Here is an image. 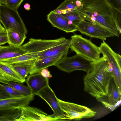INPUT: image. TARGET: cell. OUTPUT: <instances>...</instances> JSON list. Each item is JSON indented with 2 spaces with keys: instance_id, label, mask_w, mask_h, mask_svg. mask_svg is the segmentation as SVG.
<instances>
[{
  "instance_id": "277c9868",
  "label": "cell",
  "mask_w": 121,
  "mask_h": 121,
  "mask_svg": "<svg viewBox=\"0 0 121 121\" xmlns=\"http://www.w3.org/2000/svg\"><path fill=\"white\" fill-rule=\"evenodd\" d=\"M0 22L6 30L12 29L26 35L27 30L17 11L5 4L0 7Z\"/></svg>"
},
{
  "instance_id": "d6986e66",
  "label": "cell",
  "mask_w": 121,
  "mask_h": 121,
  "mask_svg": "<svg viewBox=\"0 0 121 121\" xmlns=\"http://www.w3.org/2000/svg\"><path fill=\"white\" fill-rule=\"evenodd\" d=\"M70 44V39H66V41L62 44L38 53L34 56L36 59H39L57 55L69 50Z\"/></svg>"
},
{
  "instance_id": "e0dca14e",
  "label": "cell",
  "mask_w": 121,
  "mask_h": 121,
  "mask_svg": "<svg viewBox=\"0 0 121 121\" xmlns=\"http://www.w3.org/2000/svg\"><path fill=\"white\" fill-rule=\"evenodd\" d=\"M121 94L119 92L114 81L111 80L106 96L107 101L103 100L101 102L106 107L113 111L121 103Z\"/></svg>"
},
{
  "instance_id": "7a4b0ae2",
  "label": "cell",
  "mask_w": 121,
  "mask_h": 121,
  "mask_svg": "<svg viewBox=\"0 0 121 121\" xmlns=\"http://www.w3.org/2000/svg\"><path fill=\"white\" fill-rule=\"evenodd\" d=\"M78 12L83 20L93 23L110 31L115 36L119 34L112 17V8L106 0H82Z\"/></svg>"
},
{
  "instance_id": "603a6c76",
  "label": "cell",
  "mask_w": 121,
  "mask_h": 121,
  "mask_svg": "<svg viewBox=\"0 0 121 121\" xmlns=\"http://www.w3.org/2000/svg\"><path fill=\"white\" fill-rule=\"evenodd\" d=\"M21 114V108L0 110V121H16Z\"/></svg>"
},
{
  "instance_id": "1f68e13d",
  "label": "cell",
  "mask_w": 121,
  "mask_h": 121,
  "mask_svg": "<svg viewBox=\"0 0 121 121\" xmlns=\"http://www.w3.org/2000/svg\"><path fill=\"white\" fill-rule=\"evenodd\" d=\"M12 96L8 93L2 86L0 83V99L8 98Z\"/></svg>"
},
{
  "instance_id": "6da1fadb",
  "label": "cell",
  "mask_w": 121,
  "mask_h": 121,
  "mask_svg": "<svg viewBox=\"0 0 121 121\" xmlns=\"http://www.w3.org/2000/svg\"><path fill=\"white\" fill-rule=\"evenodd\" d=\"M111 65L103 56L93 62L91 71L84 76V90L98 100L106 96L112 79Z\"/></svg>"
},
{
  "instance_id": "9c48e42d",
  "label": "cell",
  "mask_w": 121,
  "mask_h": 121,
  "mask_svg": "<svg viewBox=\"0 0 121 121\" xmlns=\"http://www.w3.org/2000/svg\"><path fill=\"white\" fill-rule=\"evenodd\" d=\"M76 26L77 30L91 38L104 40L107 38L115 36L109 30L91 22L82 20Z\"/></svg>"
},
{
  "instance_id": "8fae6325",
  "label": "cell",
  "mask_w": 121,
  "mask_h": 121,
  "mask_svg": "<svg viewBox=\"0 0 121 121\" xmlns=\"http://www.w3.org/2000/svg\"><path fill=\"white\" fill-rule=\"evenodd\" d=\"M21 115L16 121H61L35 107L28 105L21 107Z\"/></svg>"
},
{
  "instance_id": "d590c367",
  "label": "cell",
  "mask_w": 121,
  "mask_h": 121,
  "mask_svg": "<svg viewBox=\"0 0 121 121\" xmlns=\"http://www.w3.org/2000/svg\"><path fill=\"white\" fill-rule=\"evenodd\" d=\"M7 0H0V4H5Z\"/></svg>"
},
{
  "instance_id": "5b68a950",
  "label": "cell",
  "mask_w": 121,
  "mask_h": 121,
  "mask_svg": "<svg viewBox=\"0 0 121 121\" xmlns=\"http://www.w3.org/2000/svg\"><path fill=\"white\" fill-rule=\"evenodd\" d=\"M101 53L112 66V74L114 82L121 94V56L115 52L104 40L99 47Z\"/></svg>"
},
{
  "instance_id": "3957f363",
  "label": "cell",
  "mask_w": 121,
  "mask_h": 121,
  "mask_svg": "<svg viewBox=\"0 0 121 121\" xmlns=\"http://www.w3.org/2000/svg\"><path fill=\"white\" fill-rule=\"evenodd\" d=\"M70 39V48L76 54L92 62L100 58L101 52L99 47L90 40L76 34L72 36Z\"/></svg>"
},
{
  "instance_id": "ffe728a7",
  "label": "cell",
  "mask_w": 121,
  "mask_h": 121,
  "mask_svg": "<svg viewBox=\"0 0 121 121\" xmlns=\"http://www.w3.org/2000/svg\"><path fill=\"white\" fill-rule=\"evenodd\" d=\"M27 53L20 46L0 47V60L13 58Z\"/></svg>"
},
{
  "instance_id": "30bf717a",
  "label": "cell",
  "mask_w": 121,
  "mask_h": 121,
  "mask_svg": "<svg viewBox=\"0 0 121 121\" xmlns=\"http://www.w3.org/2000/svg\"><path fill=\"white\" fill-rule=\"evenodd\" d=\"M37 95L45 101L49 105L53 113L51 116L61 121L65 120L64 113L60 106L58 98L49 85L38 92Z\"/></svg>"
},
{
  "instance_id": "83f0119b",
  "label": "cell",
  "mask_w": 121,
  "mask_h": 121,
  "mask_svg": "<svg viewBox=\"0 0 121 121\" xmlns=\"http://www.w3.org/2000/svg\"><path fill=\"white\" fill-rule=\"evenodd\" d=\"M3 88L6 91L12 96L19 97L23 96L17 90L7 84H1Z\"/></svg>"
},
{
  "instance_id": "f546056e",
  "label": "cell",
  "mask_w": 121,
  "mask_h": 121,
  "mask_svg": "<svg viewBox=\"0 0 121 121\" xmlns=\"http://www.w3.org/2000/svg\"><path fill=\"white\" fill-rule=\"evenodd\" d=\"M112 8L121 11V0H106Z\"/></svg>"
},
{
  "instance_id": "ba28073f",
  "label": "cell",
  "mask_w": 121,
  "mask_h": 121,
  "mask_svg": "<svg viewBox=\"0 0 121 121\" xmlns=\"http://www.w3.org/2000/svg\"><path fill=\"white\" fill-rule=\"evenodd\" d=\"M66 39L63 37L51 40L38 39L31 38L28 42L20 47L26 53L31 54L35 57L34 56L38 53L62 44Z\"/></svg>"
},
{
  "instance_id": "4fadbf2b",
  "label": "cell",
  "mask_w": 121,
  "mask_h": 121,
  "mask_svg": "<svg viewBox=\"0 0 121 121\" xmlns=\"http://www.w3.org/2000/svg\"><path fill=\"white\" fill-rule=\"evenodd\" d=\"M34 96H11L0 99V110L20 109L28 105L34 99Z\"/></svg>"
},
{
  "instance_id": "8992f818",
  "label": "cell",
  "mask_w": 121,
  "mask_h": 121,
  "mask_svg": "<svg viewBox=\"0 0 121 121\" xmlns=\"http://www.w3.org/2000/svg\"><path fill=\"white\" fill-rule=\"evenodd\" d=\"M93 64V62L76 54L71 57L65 56L54 66L60 70L68 73L79 70L87 73L91 71Z\"/></svg>"
},
{
  "instance_id": "9a60e30c",
  "label": "cell",
  "mask_w": 121,
  "mask_h": 121,
  "mask_svg": "<svg viewBox=\"0 0 121 121\" xmlns=\"http://www.w3.org/2000/svg\"><path fill=\"white\" fill-rule=\"evenodd\" d=\"M24 79L10 65L0 61V83L6 84L12 82L23 83Z\"/></svg>"
},
{
  "instance_id": "44dd1931",
  "label": "cell",
  "mask_w": 121,
  "mask_h": 121,
  "mask_svg": "<svg viewBox=\"0 0 121 121\" xmlns=\"http://www.w3.org/2000/svg\"><path fill=\"white\" fill-rule=\"evenodd\" d=\"M35 60L26 61L10 64L12 68L26 80V78L30 74L32 65Z\"/></svg>"
},
{
  "instance_id": "7402d4cb",
  "label": "cell",
  "mask_w": 121,
  "mask_h": 121,
  "mask_svg": "<svg viewBox=\"0 0 121 121\" xmlns=\"http://www.w3.org/2000/svg\"><path fill=\"white\" fill-rule=\"evenodd\" d=\"M6 31L8 38V43L10 45L20 46L26 38V35L13 29H9Z\"/></svg>"
},
{
  "instance_id": "7c38bea8",
  "label": "cell",
  "mask_w": 121,
  "mask_h": 121,
  "mask_svg": "<svg viewBox=\"0 0 121 121\" xmlns=\"http://www.w3.org/2000/svg\"><path fill=\"white\" fill-rule=\"evenodd\" d=\"M47 20L54 27L67 33L77 31V27L73 23L64 16L51 11L47 15Z\"/></svg>"
},
{
  "instance_id": "8d00e7d4",
  "label": "cell",
  "mask_w": 121,
  "mask_h": 121,
  "mask_svg": "<svg viewBox=\"0 0 121 121\" xmlns=\"http://www.w3.org/2000/svg\"><path fill=\"white\" fill-rule=\"evenodd\" d=\"M1 5V4H0V6Z\"/></svg>"
},
{
  "instance_id": "4dcf8cb0",
  "label": "cell",
  "mask_w": 121,
  "mask_h": 121,
  "mask_svg": "<svg viewBox=\"0 0 121 121\" xmlns=\"http://www.w3.org/2000/svg\"><path fill=\"white\" fill-rule=\"evenodd\" d=\"M8 42L7 33L5 31L0 32V45L4 44Z\"/></svg>"
},
{
  "instance_id": "ac0fdd59",
  "label": "cell",
  "mask_w": 121,
  "mask_h": 121,
  "mask_svg": "<svg viewBox=\"0 0 121 121\" xmlns=\"http://www.w3.org/2000/svg\"><path fill=\"white\" fill-rule=\"evenodd\" d=\"M82 5V0H65L56 9L52 11L59 14L78 12Z\"/></svg>"
},
{
  "instance_id": "cb8c5ba5",
  "label": "cell",
  "mask_w": 121,
  "mask_h": 121,
  "mask_svg": "<svg viewBox=\"0 0 121 121\" xmlns=\"http://www.w3.org/2000/svg\"><path fill=\"white\" fill-rule=\"evenodd\" d=\"M36 59L31 54L27 53L13 58L5 60H0V61L9 64L17 63L26 61Z\"/></svg>"
},
{
  "instance_id": "484cf974",
  "label": "cell",
  "mask_w": 121,
  "mask_h": 121,
  "mask_svg": "<svg viewBox=\"0 0 121 121\" xmlns=\"http://www.w3.org/2000/svg\"><path fill=\"white\" fill-rule=\"evenodd\" d=\"M112 17L119 34H121V11L112 8Z\"/></svg>"
},
{
  "instance_id": "2e32d148",
  "label": "cell",
  "mask_w": 121,
  "mask_h": 121,
  "mask_svg": "<svg viewBox=\"0 0 121 121\" xmlns=\"http://www.w3.org/2000/svg\"><path fill=\"white\" fill-rule=\"evenodd\" d=\"M49 79L43 77L39 72L30 74L25 82L34 95L49 85Z\"/></svg>"
},
{
  "instance_id": "e575fe53",
  "label": "cell",
  "mask_w": 121,
  "mask_h": 121,
  "mask_svg": "<svg viewBox=\"0 0 121 121\" xmlns=\"http://www.w3.org/2000/svg\"><path fill=\"white\" fill-rule=\"evenodd\" d=\"M6 30L5 28L2 25L1 23L0 22V32L4 31Z\"/></svg>"
},
{
  "instance_id": "d6a6232c",
  "label": "cell",
  "mask_w": 121,
  "mask_h": 121,
  "mask_svg": "<svg viewBox=\"0 0 121 121\" xmlns=\"http://www.w3.org/2000/svg\"><path fill=\"white\" fill-rule=\"evenodd\" d=\"M40 72L42 75L46 78H49L52 77V75L47 68L42 69Z\"/></svg>"
},
{
  "instance_id": "f1b7e54d",
  "label": "cell",
  "mask_w": 121,
  "mask_h": 121,
  "mask_svg": "<svg viewBox=\"0 0 121 121\" xmlns=\"http://www.w3.org/2000/svg\"><path fill=\"white\" fill-rule=\"evenodd\" d=\"M24 0H7L5 5L17 11V9Z\"/></svg>"
},
{
  "instance_id": "d4e9b609",
  "label": "cell",
  "mask_w": 121,
  "mask_h": 121,
  "mask_svg": "<svg viewBox=\"0 0 121 121\" xmlns=\"http://www.w3.org/2000/svg\"><path fill=\"white\" fill-rule=\"evenodd\" d=\"M6 84L17 90L23 96H30L33 95L31 90L28 86L23 85L21 83L9 82H8Z\"/></svg>"
},
{
  "instance_id": "52a82bcc",
  "label": "cell",
  "mask_w": 121,
  "mask_h": 121,
  "mask_svg": "<svg viewBox=\"0 0 121 121\" xmlns=\"http://www.w3.org/2000/svg\"><path fill=\"white\" fill-rule=\"evenodd\" d=\"M65 120L79 121L94 117L96 112L85 106L64 101L58 98Z\"/></svg>"
},
{
  "instance_id": "836d02e7",
  "label": "cell",
  "mask_w": 121,
  "mask_h": 121,
  "mask_svg": "<svg viewBox=\"0 0 121 121\" xmlns=\"http://www.w3.org/2000/svg\"><path fill=\"white\" fill-rule=\"evenodd\" d=\"M24 7V8L27 11H29L31 9L30 5L28 3H26L25 4Z\"/></svg>"
},
{
  "instance_id": "5bb4252c",
  "label": "cell",
  "mask_w": 121,
  "mask_h": 121,
  "mask_svg": "<svg viewBox=\"0 0 121 121\" xmlns=\"http://www.w3.org/2000/svg\"><path fill=\"white\" fill-rule=\"evenodd\" d=\"M69 50L57 55L35 60L32 65L30 74L40 72L43 69L54 65L59 60L67 56Z\"/></svg>"
},
{
  "instance_id": "4316f807",
  "label": "cell",
  "mask_w": 121,
  "mask_h": 121,
  "mask_svg": "<svg viewBox=\"0 0 121 121\" xmlns=\"http://www.w3.org/2000/svg\"><path fill=\"white\" fill-rule=\"evenodd\" d=\"M60 14L65 17L76 26L79 22L83 20L79 15L78 12H71Z\"/></svg>"
}]
</instances>
